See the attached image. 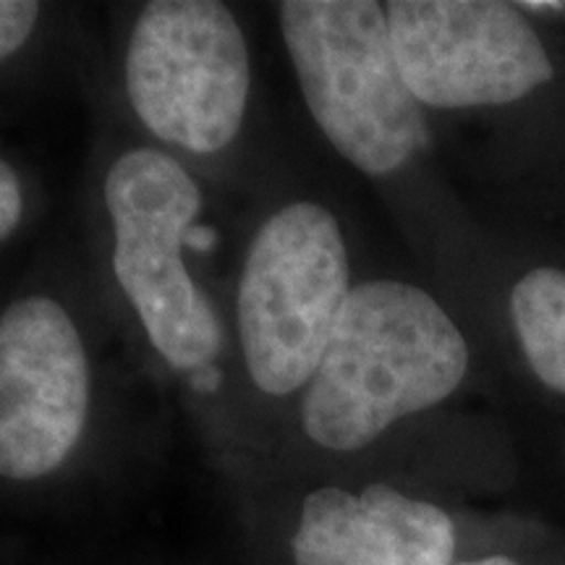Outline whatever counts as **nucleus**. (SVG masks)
Here are the masks:
<instances>
[{"label": "nucleus", "instance_id": "1", "mask_svg": "<svg viewBox=\"0 0 565 565\" xmlns=\"http://www.w3.org/2000/svg\"><path fill=\"white\" fill-rule=\"evenodd\" d=\"M466 366L461 330L427 291L401 280L359 282L303 393V433L324 450L364 448L448 398Z\"/></svg>", "mask_w": 565, "mask_h": 565}, {"label": "nucleus", "instance_id": "2", "mask_svg": "<svg viewBox=\"0 0 565 565\" xmlns=\"http://www.w3.org/2000/svg\"><path fill=\"white\" fill-rule=\"evenodd\" d=\"M280 30L303 103L324 137L366 175H391L427 145L387 13L372 0H288Z\"/></svg>", "mask_w": 565, "mask_h": 565}, {"label": "nucleus", "instance_id": "3", "mask_svg": "<svg viewBox=\"0 0 565 565\" xmlns=\"http://www.w3.org/2000/svg\"><path fill=\"white\" fill-rule=\"evenodd\" d=\"M349 294V252L333 212L294 202L259 225L236 301L246 370L259 391L288 395L309 385Z\"/></svg>", "mask_w": 565, "mask_h": 565}, {"label": "nucleus", "instance_id": "4", "mask_svg": "<svg viewBox=\"0 0 565 565\" xmlns=\"http://www.w3.org/2000/svg\"><path fill=\"white\" fill-rule=\"evenodd\" d=\"M105 207L113 270L154 351L173 370H204L221 353L223 330L181 257L202 207L200 186L166 152L139 147L110 166Z\"/></svg>", "mask_w": 565, "mask_h": 565}, {"label": "nucleus", "instance_id": "5", "mask_svg": "<svg viewBox=\"0 0 565 565\" xmlns=\"http://www.w3.org/2000/svg\"><path fill=\"white\" fill-rule=\"evenodd\" d=\"M126 95L154 137L196 154L236 139L249 103V51L215 0H154L134 24Z\"/></svg>", "mask_w": 565, "mask_h": 565}, {"label": "nucleus", "instance_id": "6", "mask_svg": "<svg viewBox=\"0 0 565 565\" xmlns=\"http://www.w3.org/2000/svg\"><path fill=\"white\" fill-rule=\"evenodd\" d=\"M391 42L419 105H505L553 79L545 45L513 6L494 0H393Z\"/></svg>", "mask_w": 565, "mask_h": 565}, {"label": "nucleus", "instance_id": "7", "mask_svg": "<svg viewBox=\"0 0 565 565\" xmlns=\"http://www.w3.org/2000/svg\"><path fill=\"white\" fill-rule=\"evenodd\" d=\"M89 362L66 309L26 296L0 315V479L40 482L63 469L89 416Z\"/></svg>", "mask_w": 565, "mask_h": 565}, {"label": "nucleus", "instance_id": "8", "mask_svg": "<svg viewBox=\"0 0 565 565\" xmlns=\"http://www.w3.org/2000/svg\"><path fill=\"white\" fill-rule=\"evenodd\" d=\"M288 555L294 565H454L456 524L391 484H328L303 494Z\"/></svg>", "mask_w": 565, "mask_h": 565}, {"label": "nucleus", "instance_id": "9", "mask_svg": "<svg viewBox=\"0 0 565 565\" xmlns=\"http://www.w3.org/2000/svg\"><path fill=\"white\" fill-rule=\"evenodd\" d=\"M511 315L529 366L550 391L565 393V270L526 273L513 288Z\"/></svg>", "mask_w": 565, "mask_h": 565}, {"label": "nucleus", "instance_id": "10", "mask_svg": "<svg viewBox=\"0 0 565 565\" xmlns=\"http://www.w3.org/2000/svg\"><path fill=\"white\" fill-rule=\"evenodd\" d=\"M40 19V3L30 0H0V61L9 58L30 40Z\"/></svg>", "mask_w": 565, "mask_h": 565}, {"label": "nucleus", "instance_id": "11", "mask_svg": "<svg viewBox=\"0 0 565 565\" xmlns=\"http://www.w3.org/2000/svg\"><path fill=\"white\" fill-rule=\"evenodd\" d=\"M21 210H24V200H21V183L11 166L0 160V242L9 238L13 228L21 221Z\"/></svg>", "mask_w": 565, "mask_h": 565}, {"label": "nucleus", "instance_id": "12", "mask_svg": "<svg viewBox=\"0 0 565 565\" xmlns=\"http://www.w3.org/2000/svg\"><path fill=\"white\" fill-rule=\"evenodd\" d=\"M458 565H519L511 557H503V555H492V557H482V561H466V563H458Z\"/></svg>", "mask_w": 565, "mask_h": 565}]
</instances>
